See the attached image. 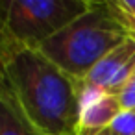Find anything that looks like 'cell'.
<instances>
[{
  "label": "cell",
  "instance_id": "cell-7",
  "mask_svg": "<svg viewBox=\"0 0 135 135\" xmlns=\"http://www.w3.org/2000/svg\"><path fill=\"white\" fill-rule=\"evenodd\" d=\"M98 135H135V109H122V113L111 122V126Z\"/></svg>",
  "mask_w": 135,
  "mask_h": 135
},
{
  "label": "cell",
  "instance_id": "cell-8",
  "mask_svg": "<svg viewBox=\"0 0 135 135\" xmlns=\"http://www.w3.org/2000/svg\"><path fill=\"white\" fill-rule=\"evenodd\" d=\"M118 100H120L122 109H126V111L135 109V72L131 74V78L128 80V83H126L124 89L120 91Z\"/></svg>",
  "mask_w": 135,
  "mask_h": 135
},
{
  "label": "cell",
  "instance_id": "cell-5",
  "mask_svg": "<svg viewBox=\"0 0 135 135\" xmlns=\"http://www.w3.org/2000/svg\"><path fill=\"white\" fill-rule=\"evenodd\" d=\"M122 113V105L117 94H107L83 85L80 104L78 135H98Z\"/></svg>",
  "mask_w": 135,
  "mask_h": 135
},
{
  "label": "cell",
  "instance_id": "cell-4",
  "mask_svg": "<svg viewBox=\"0 0 135 135\" xmlns=\"http://www.w3.org/2000/svg\"><path fill=\"white\" fill-rule=\"evenodd\" d=\"M135 72V41L128 37L115 50H111L104 59H100L94 69L85 76L83 85L107 93L120 94L131 74Z\"/></svg>",
  "mask_w": 135,
  "mask_h": 135
},
{
  "label": "cell",
  "instance_id": "cell-1",
  "mask_svg": "<svg viewBox=\"0 0 135 135\" xmlns=\"http://www.w3.org/2000/svg\"><path fill=\"white\" fill-rule=\"evenodd\" d=\"M2 93L39 135H78L83 81L41 50L0 39Z\"/></svg>",
  "mask_w": 135,
  "mask_h": 135
},
{
  "label": "cell",
  "instance_id": "cell-6",
  "mask_svg": "<svg viewBox=\"0 0 135 135\" xmlns=\"http://www.w3.org/2000/svg\"><path fill=\"white\" fill-rule=\"evenodd\" d=\"M117 21L128 32V37L135 41V0H115L107 2Z\"/></svg>",
  "mask_w": 135,
  "mask_h": 135
},
{
  "label": "cell",
  "instance_id": "cell-2",
  "mask_svg": "<svg viewBox=\"0 0 135 135\" xmlns=\"http://www.w3.org/2000/svg\"><path fill=\"white\" fill-rule=\"evenodd\" d=\"M128 39L107 2H93L89 11L48 39L39 50L61 70L85 80L94 65Z\"/></svg>",
  "mask_w": 135,
  "mask_h": 135
},
{
  "label": "cell",
  "instance_id": "cell-3",
  "mask_svg": "<svg viewBox=\"0 0 135 135\" xmlns=\"http://www.w3.org/2000/svg\"><path fill=\"white\" fill-rule=\"evenodd\" d=\"M91 4L85 0H9L2 21V41L39 50L87 13Z\"/></svg>",
  "mask_w": 135,
  "mask_h": 135
}]
</instances>
